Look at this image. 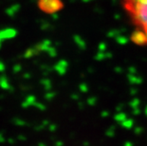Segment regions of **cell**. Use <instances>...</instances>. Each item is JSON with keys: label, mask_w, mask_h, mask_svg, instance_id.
Returning a JSON list of instances; mask_svg holds the SVG:
<instances>
[{"label": "cell", "mask_w": 147, "mask_h": 146, "mask_svg": "<svg viewBox=\"0 0 147 146\" xmlns=\"http://www.w3.org/2000/svg\"><path fill=\"white\" fill-rule=\"evenodd\" d=\"M124 146H134V144L132 143V142H130V141H127L124 143Z\"/></svg>", "instance_id": "cell-12"}, {"label": "cell", "mask_w": 147, "mask_h": 146, "mask_svg": "<svg viewBox=\"0 0 147 146\" xmlns=\"http://www.w3.org/2000/svg\"><path fill=\"white\" fill-rule=\"evenodd\" d=\"M38 5L43 11L49 12L58 11L63 6L61 0H38Z\"/></svg>", "instance_id": "cell-2"}, {"label": "cell", "mask_w": 147, "mask_h": 146, "mask_svg": "<svg viewBox=\"0 0 147 146\" xmlns=\"http://www.w3.org/2000/svg\"><path fill=\"white\" fill-rule=\"evenodd\" d=\"M129 69H130L129 70V72H130L129 74H136L137 73V70H136L135 67H130Z\"/></svg>", "instance_id": "cell-11"}, {"label": "cell", "mask_w": 147, "mask_h": 146, "mask_svg": "<svg viewBox=\"0 0 147 146\" xmlns=\"http://www.w3.org/2000/svg\"><path fill=\"white\" fill-rule=\"evenodd\" d=\"M144 112H145V114H146V116H147V106H146V108H145V110H144Z\"/></svg>", "instance_id": "cell-13"}, {"label": "cell", "mask_w": 147, "mask_h": 146, "mask_svg": "<svg viewBox=\"0 0 147 146\" xmlns=\"http://www.w3.org/2000/svg\"><path fill=\"white\" fill-rule=\"evenodd\" d=\"M117 41L120 43L121 45H125L126 43L128 42V39L125 38V37H118V40Z\"/></svg>", "instance_id": "cell-8"}, {"label": "cell", "mask_w": 147, "mask_h": 146, "mask_svg": "<svg viewBox=\"0 0 147 146\" xmlns=\"http://www.w3.org/2000/svg\"><path fill=\"white\" fill-rule=\"evenodd\" d=\"M133 113H134V115H139L140 113V108L139 107H138V108H134V109H133Z\"/></svg>", "instance_id": "cell-10"}, {"label": "cell", "mask_w": 147, "mask_h": 146, "mask_svg": "<svg viewBox=\"0 0 147 146\" xmlns=\"http://www.w3.org/2000/svg\"><path fill=\"white\" fill-rule=\"evenodd\" d=\"M140 102L139 99H134V100H132V102H130V106L132 107V109L140 107Z\"/></svg>", "instance_id": "cell-7"}, {"label": "cell", "mask_w": 147, "mask_h": 146, "mask_svg": "<svg viewBox=\"0 0 147 146\" xmlns=\"http://www.w3.org/2000/svg\"><path fill=\"white\" fill-rule=\"evenodd\" d=\"M127 119V116L124 113H119V114H117L115 116V120H117L118 122H120V123H121L123 122V120H125Z\"/></svg>", "instance_id": "cell-6"}, {"label": "cell", "mask_w": 147, "mask_h": 146, "mask_svg": "<svg viewBox=\"0 0 147 146\" xmlns=\"http://www.w3.org/2000/svg\"><path fill=\"white\" fill-rule=\"evenodd\" d=\"M121 126L123 127V128H126V129H132L133 126H134V120L132 119H127L125 120H123V122L121 123Z\"/></svg>", "instance_id": "cell-5"}, {"label": "cell", "mask_w": 147, "mask_h": 146, "mask_svg": "<svg viewBox=\"0 0 147 146\" xmlns=\"http://www.w3.org/2000/svg\"><path fill=\"white\" fill-rule=\"evenodd\" d=\"M128 80H129V82L132 85H140L142 82V79L140 77H138L136 75H134V74H129L128 75Z\"/></svg>", "instance_id": "cell-4"}, {"label": "cell", "mask_w": 147, "mask_h": 146, "mask_svg": "<svg viewBox=\"0 0 147 146\" xmlns=\"http://www.w3.org/2000/svg\"><path fill=\"white\" fill-rule=\"evenodd\" d=\"M131 40L138 45H143V44H145V43H147L146 35L144 34V32L140 30H137L132 33Z\"/></svg>", "instance_id": "cell-3"}, {"label": "cell", "mask_w": 147, "mask_h": 146, "mask_svg": "<svg viewBox=\"0 0 147 146\" xmlns=\"http://www.w3.org/2000/svg\"><path fill=\"white\" fill-rule=\"evenodd\" d=\"M142 127H136V128H134V132L136 133V134H140V133L142 132Z\"/></svg>", "instance_id": "cell-9"}, {"label": "cell", "mask_w": 147, "mask_h": 146, "mask_svg": "<svg viewBox=\"0 0 147 146\" xmlns=\"http://www.w3.org/2000/svg\"><path fill=\"white\" fill-rule=\"evenodd\" d=\"M133 21L147 38V0H121Z\"/></svg>", "instance_id": "cell-1"}]
</instances>
